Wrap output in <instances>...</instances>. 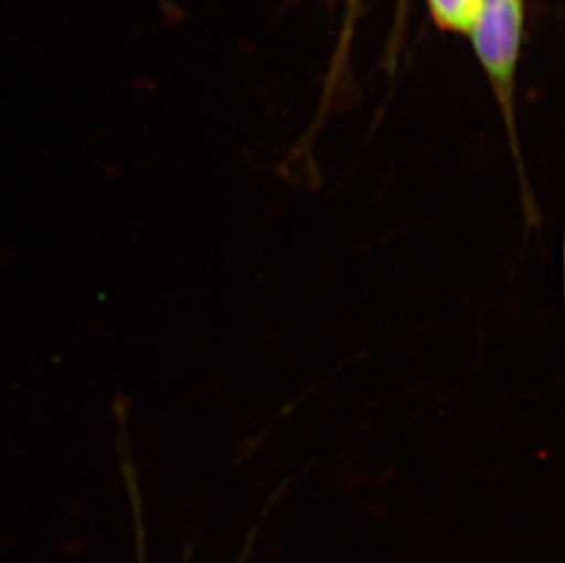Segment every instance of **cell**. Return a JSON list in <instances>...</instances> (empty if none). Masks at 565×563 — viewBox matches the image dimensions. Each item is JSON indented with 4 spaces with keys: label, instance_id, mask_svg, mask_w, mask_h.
<instances>
[{
    "label": "cell",
    "instance_id": "7a4b0ae2",
    "mask_svg": "<svg viewBox=\"0 0 565 563\" xmlns=\"http://www.w3.org/2000/svg\"><path fill=\"white\" fill-rule=\"evenodd\" d=\"M428 10L439 28L470 35L480 15L483 0H427Z\"/></svg>",
    "mask_w": 565,
    "mask_h": 563
},
{
    "label": "cell",
    "instance_id": "6da1fadb",
    "mask_svg": "<svg viewBox=\"0 0 565 563\" xmlns=\"http://www.w3.org/2000/svg\"><path fill=\"white\" fill-rule=\"evenodd\" d=\"M522 33L523 0H483L470 38L505 123L507 138L511 145L520 198H522L523 222L529 229H539L542 224V213L529 183L522 145L518 136L516 114H514V92H516L518 63L522 54Z\"/></svg>",
    "mask_w": 565,
    "mask_h": 563
}]
</instances>
